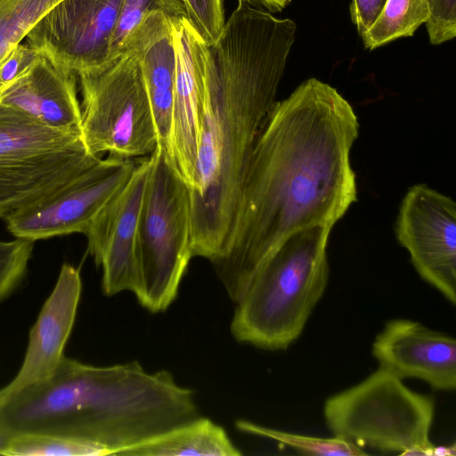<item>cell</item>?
<instances>
[{"instance_id": "cell-1", "label": "cell", "mask_w": 456, "mask_h": 456, "mask_svg": "<svg viewBox=\"0 0 456 456\" xmlns=\"http://www.w3.org/2000/svg\"><path fill=\"white\" fill-rule=\"evenodd\" d=\"M358 134L351 104L317 78L276 102L250 156L225 248L211 262L232 302L288 236L332 228L357 200L350 152Z\"/></svg>"}, {"instance_id": "cell-2", "label": "cell", "mask_w": 456, "mask_h": 456, "mask_svg": "<svg viewBox=\"0 0 456 456\" xmlns=\"http://www.w3.org/2000/svg\"><path fill=\"white\" fill-rule=\"evenodd\" d=\"M287 59L278 45L255 34H232L211 48L200 115L199 189L191 193L193 257L213 262L225 248L242 180L276 103Z\"/></svg>"}, {"instance_id": "cell-3", "label": "cell", "mask_w": 456, "mask_h": 456, "mask_svg": "<svg viewBox=\"0 0 456 456\" xmlns=\"http://www.w3.org/2000/svg\"><path fill=\"white\" fill-rule=\"evenodd\" d=\"M199 415L192 390L138 362L94 366L64 355L53 373L0 402V428L86 441L110 455Z\"/></svg>"}, {"instance_id": "cell-4", "label": "cell", "mask_w": 456, "mask_h": 456, "mask_svg": "<svg viewBox=\"0 0 456 456\" xmlns=\"http://www.w3.org/2000/svg\"><path fill=\"white\" fill-rule=\"evenodd\" d=\"M331 229L293 232L261 265L236 303L231 332L238 342L276 351L299 338L327 288Z\"/></svg>"}, {"instance_id": "cell-5", "label": "cell", "mask_w": 456, "mask_h": 456, "mask_svg": "<svg viewBox=\"0 0 456 456\" xmlns=\"http://www.w3.org/2000/svg\"><path fill=\"white\" fill-rule=\"evenodd\" d=\"M323 415L334 436L359 447L435 455L429 438L434 399L411 390L380 366L360 383L327 398Z\"/></svg>"}, {"instance_id": "cell-6", "label": "cell", "mask_w": 456, "mask_h": 456, "mask_svg": "<svg viewBox=\"0 0 456 456\" xmlns=\"http://www.w3.org/2000/svg\"><path fill=\"white\" fill-rule=\"evenodd\" d=\"M191 192L158 146L142 199L137 234L140 283L135 296L152 313L165 311L193 257Z\"/></svg>"}, {"instance_id": "cell-7", "label": "cell", "mask_w": 456, "mask_h": 456, "mask_svg": "<svg viewBox=\"0 0 456 456\" xmlns=\"http://www.w3.org/2000/svg\"><path fill=\"white\" fill-rule=\"evenodd\" d=\"M77 78L82 97L81 139L89 153L134 159L154 152L158 133L134 54L123 51Z\"/></svg>"}, {"instance_id": "cell-8", "label": "cell", "mask_w": 456, "mask_h": 456, "mask_svg": "<svg viewBox=\"0 0 456 456\" xmlns=\"http://www.w3.org/2000/svg\"><path fill=\"white\" fill-rule=\"evenodd\" d=\"M100 156L81 135L44 125L0 103V218L61 187Z\"/></svg>"}, {"instance_id": "cell-9", "label": "cell", "mask_w": 456, "mask_h": 456, "mask_svg": "<svg viewBox=\"0 0 456 456\" xmlns=\"http://www.w3.org/2000/svg\"><path fill=\"white\" fill-rule=\"evenodd\" d=\"M137 161L108 156L36 201L11 212L6 228L14 238L36 241L86 234L105 205L130 178Z\"/></svg>"}, {"instance_id": "cell-10", "label": "cell", "mask_w": 456, "mask_h": 456, "mask_svg": "<svg viewBox=\"0 0 456 456\" xmlns=\"http://www.w3.org/2000/svg\"><path fill=\"white\" fill-rule=\"evenodd\" d=\"M123 0H61L29 30L25 42L56 67L77 76L109 60Z\"/></svg>"}, {"instance_id": "cell-11", "label": "cell", "mask_w": 456, "mask_h": 456, "mask_svg": "<svg viewBox=\"0 0 456 456\" xmlns=\"http://www.w3.org/2000/svg\"><path fill=\"white\" fill-rule=\"evenodd\" d=\"M419 275L456 304V204L425 183L410 187L395 225Z\"/></svg>"}, {"instance_id": "cell-12", "label": "cell", "mask_w": 456, "mask_h": 456, "mask_svg": "<svg viewBox=\"0 0 456 456\" xmlns=\"http://www.w3.org/2000/svg\"><path fill=\"white\" fill-rule=\"evenodd\" d=\"M151 167V154L137 161L128 181L101 210L86 234L87 250L102 269V288L107 296L138 291V222Z\"/></svg>"}, {"instance_id": "cell-13", "label": "cell", "mask_w": 456, "mask_h": 456, "mask_svg": "<svg viewBox=\"0 0 456 456\" xmlns=\"http://www.w3.org/2000/svg\"><path fill=\"white\" fill-rule=\"evenodd\" d=\"M172 19L175 75L167 160L194 193L199 189L196 167L210 52L186 17Z\"/></svg>"}, {"instance_id": "cell-14", "label": "cell", "mask_w": 456, "mask_h": 456, "mask_svg": "<svg viewBox=\"0 0 456 456\" xmlns=\"http://www.w3.org/2000/svg\"><path fill=\"white\" fill-rule=\"evenodd\" d=\"M371 354L380 367L401 379H419L437 390L456 388L455 338L419 322H387L376 336Z\"/></svg>"}, {"instance_id": "cell-15", "label": "cell", "mask_w": 456, "mask_h": 456, "mask_svg": "<svg viewBox=\"0 0 456 456\" xmlns=\"http://www.w3.org/2000/svg\"><path fill=\"white\" fill-rule=\"evenodd\" d=\"M82 290L79 270L64 263L56 283L28 334L21 366L0 389V402L50 377L64 357Z\"/></svg>"}, {"instance_id": "cell-16", "label": "cell", "mask_w": 456, "mask_h": 456, "mask_svg": "<svg viewBox=\"0 0 456 456\" xmlns=\"http://www.w3.org/2000/svg\"><path fill=\"white\" fill-rule=\"evenodd\" d=\"M123 51L134 54L139 63L159 147L167 158L175 75L173 19L160 9L150 11L129 37Z\"/></svg>"}, {"instance_id": "cell-17", "label": "cell", "mask_w": 456, "mask_h": 456, "mask_svg": "<svg viewBox=\"0 0 456 456\" xmlns=\"http://www.w3.org/2000/svg\"><path fill=\"white\" fill-rule=\"evenodd\" d=\"M0 103L45 126L81 135L82 110L77 76L39 55L33 67L0 97Z\"/></svg>"}, {"instance_id": "cell-18", "label": "cell", "mask_w": 456, "mask_h": 456, "mask_svg": "<svg viewBox=\"0 0 456 456\" xmlns=\"http://www.w3.org/2000/svg\"><path fill=\"white\" fill-rule=\"evenodd\" d=\"M238 456L240 451L226 431L211 419L198 417L118 456Z\"/></svg>"}, {"instance_id": "cell-19", "label": "cell", "mask_w": 456, "mask_h": 456, "mask_svg": "<svg viewBox=\"0 0 456 456\" xmlns=\"http://www.w3.org/2000/svg\"><path fill=\"white\" fill-rule=\"evenodd\" d=\"M428 17L427 0H386L374 22L361 37L365 47L373 50L412 36Z\"/></svg>"}, {"instance_id": "cell-20", "label": "cell", "mask_w": 456, "mask_h": 456, "mask_svg": "<svg viewBox=\"0 0 456 456\" xmlns=\"http://www.w3.org/2000/svg\"><path fill=\"white\" fill-rule=\"evenodd\" d=\"M236 428L243 433L268 438L292 448L301 453L319 456L368 455L361 447L338 437L322 438L308 436L264 427L240 419Z\"/></svg>"}, {"instance_id": "cell-21", "label": "cell", "mask_w": 456, "mask_h": 456, "mask_svg": "<svg viewBox=\"0 0 456 456\" xmlns=\"http://www.w3.org/2000/svg\"><path fill=\"white\" fill-rule=\"evenodd\" d=\"M61 0H0V61Z\"/></svg>"}, {"instance_id": "cell-22", "label": "cell", "mask_w": 456, "mask_h": 456, "mask_svg": "<svg viewBox=\"0 0 456 456\" xmlns=\"http://www.w3.org/2000/svg\"><path fill=\"white\" fill-rule=\"evenodd\" d=\"M99 445L69 437L42 434L12 436L4 456H105Z\"/></svg>"}, {"instance_id": "cell-23", "label": "cell", "mask_w": 456, "mask_h": 456, "mask_svg": "<svg viewBox=\"0 0 456 456\" xmlns=\"http://www.w3.org/2000/svg\"><path fill=\"white\" fill-rule=\"evenodd\" d=\"M34 241L20 238L0 240V302L8 297L23 280Z\"/></svg>"}, {"instance_id": "cell-24", "label": "cell", "mask_w": 456, "mask_h": 456, "mask_svg": "<svg viewBox=\"0 0 456 456\" xmlns=\"http://www.w3.org/2000/svg\"><path fill=\"white\" fill-rule=\"evenodd\" d=\"M186 18L208 45H215L225 24L224 0H181Z\"/></svg>"}, {"instance_id": "cell-25", "label": "cell", "mask_w": 456, "mask_h": 456, "mask_svg": "<svg viewBox=\"0 0 456 456\" xmlns=\"http://www.w3.org/2000/svg\"><path fill=\"white\" fill-rule=\"evenodd\" d=\"M155 9L161 10L158 0H123L110 42L109 59L123 52L127 39L143 17Z\"/></svg>"}, {"instance_id": "cell-26", "label": "cell", "mask_w": 456, "mask_h": 456, "mask_svg": "<svg viewBox=\"0 0 456 456\" xmlns=\"http://www.w3.org/2000/svg\"><path fill=\"white\" fill-rule=\"evenodd\" d=\"M426 23L430 43L440 45L456 36V0H427Z\"/></svg>"}, {"instance_id": "cell-27", "label": "cell", "mask_w": 456, "mask_h": 456, "mask_svg": "<svg viewBox=\"0 0 456 456\" xmlns=\"http://www.w3.org/2000/svg\"><path fill=\"white\" fill-rule=\"evenodd\" d=\"M38 57V53L22 42L0 61V97L33 67Z\"/></svg>"}, {"instance_id": "cell-28", "label": "cell", "mask_w": 456, "mask_h": 456, "mask_svg": "<svg viewBox=\"0 0 456 456\" xmlns=\"http://www.w3.org/2000/svg\"><path fill=\"white\" fill-rule=\"evenodd\" d=\"M386 0H352L351 18L362 36L374 22Z\"/></svg>"}, {"instance_id": "cell-29", "label": "cell", "mask_w": 456, "mask_h": 456, "mask_svg": "<svg viewBox=\"0 0 456 456\" xmlns=\"http://www.w3.org/2000/svg\"><path fill=\"white\" fill-rule=\"evenodd\" d=\"M254 8L261 9L268 12H278L284 9L291 0H238Z\"/></svg>"}, {"instance_id": "cell-30", "label": "cell", "mask_w": 456, "mask_h": 456, "mask_svg": "<svg viewBox=\"0 0 456 456\" xmlns=\"http://www.w3.org/2000/svg\"><path fill=\"white\" fill-rule=\"evenodd\" d=\"M161 9L172 18L186 17L181 0H159Z\"/></svg>"}, {"instance_id": "cell-31", "label": "cell", "mask_w": 456, "mask_h": 456, "mask_svg": "<svg viewBox=\"0 0 456 456\" xmlns=\"http://www.w3.org/2000/svg\"><path fill=\"white\" fill-rule=\"evenodd\" d=\"M11 439L12 436L0 428V455H4Z\"/></svg>"}]
</instances>
